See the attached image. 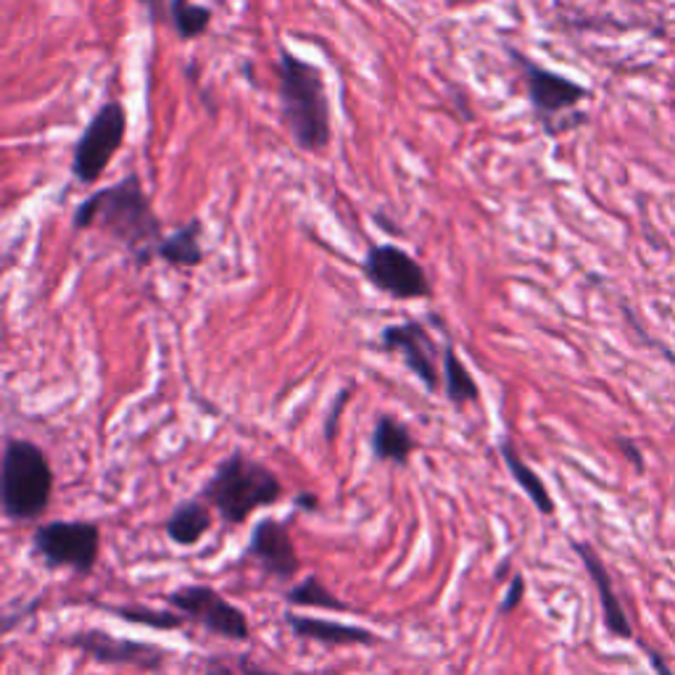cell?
Masks as SVG:
<instances>
[{
  "instance_id": "obj_1",
  "label": "cell",
  "mask_w": 675,
  "mask_h": 675,
  "mask_svg": "<svg viewBox=\"0 0 675 675\" xmlns=\"http://www.w3.org/2000/svg\"><path fill=\"white\" fill-rule=\"evenodd\" d=\"M71 227L77 233H106L127 248L137 267H148L164 240L161 220L156 216L154 203L135 172L88 195L71 214Z\"/></svg>"
},
{
  "instance_id": "obj_2",
  "label": "cell",
  "mask_w": 675,
  "mask_h": 675,
  "mask_svg": "<svg viewBox=\"0 0 675 675\" xmlns=\"http://www.w3.org/2000/svg\"><path fill=\"white\" fill-rule=\"evenodd\" d=\"M274 71H278L280 114L293 146L304 154H325L333 140V122L323 69L280 45Z\"/></svg>"
},
{
  "instance_id": "obj_3",
  "label": "cell",
  "mask_w": 675,
  "mask_h": 675,
  "mask_svg": "<svg viewBox=\"0 0 675 675\" xmlns=\"http://www.w3.org/2000/svg\"><path fill=\"white\" fill-rule=\"evenodd\" d=\"M285 488L274 470L267 468L244 451H233L216 464L214 475L209 477L201 491L225 520V526H244V522L261 507H272L283 499Z\"/></svg>"
},
{
  "instance_id": "obj_4",
  "label": "cell",
  "mask_w": 675,
  "mask_h": 675,
  "mask_svg": "<svg viewBox=\"0 0 675 675\" xmlns=\"http://www.w3.org/2000/svg\"><path fill=\"white\" fill-rule=\"evenodd\" d=\"M54 496V468L48 454L30 438H5L0 468V507L14 522L45 515Z\"/></svg>"
},
{
  "instance_id": "obj_5",
  "label": "cell",
  "mask_w": 675,
  "mask_h": 675,
  "mask_svg": "<svg viewBox=\"0 0 675 675\" xmlns=\"http://www.w3.org/2000/svg\"><path fill=\"white\" fill-rule=\"evenodd\" d=\"M507 54L517 64V69L522 71L530 109H533L536 120L541 122L543 133L554 137L578 127L581 122L565 120L562 114H567V111H573L581 101H586L588 90L575 80H570V77H562L552 69L539 67V64L530 61V58L522 56L520 50L513 48V45H507Z\"/></svg>"
},
{
  "instance_id": "obj_6",
  "label": "cell",
  "mask_w": 675,
  "mask_h": 675,
  "mask_svg": "<svg viewBox=\"0 0 675 675\" xmlns=\"http://www.w3.org/2000/svg\"><path fill=\"white\" fill-rule=\"evenodd\" d=\"M32 552L50 570L90 575L101 556V528L85 520H50L32 533Z\"/></svg>"
},
{
  "instance_id": "obj_7",
  "label": "cell",
  "mask_w": 675,
  "mask_h": 675,
  "mask_svg": "<svg viewBox=\"0 0 675 675\" xmlns=\"http://www.w3.org/2000/svg\"><path fill=\"white\" fill-rule=\"evenodd\" d=\"M127 137V111L120 101H106L95 109L85 124L75 154H71V175L82 185H93L109 169L111 159L120 154Z\"/></svg>"
},
{
  "instance_id": "obj_8",
  "label": "cell",
  "mask_w": 675,
  "mask_h": 675,
  "mask_svg": "<svg viewBox=\"0 0 675 675\" xmlns=\"http://www.w3.org/2000/svg\"><path fill=\"white\" fill-rule=\"evenodd\" d=\"M359 270H362L367 283L393 301H417L432 296L425 267L412 254H406L402 246H370L364 259L359 261Z\"/></svg>"
},
{
  "instance_id": "obj_9",
  "label": "cell",
  "mask_w": 675,
  "mask_h": 675,
  "mask_svg": "<svg viewBox=\"0 0 675 675\" xmlns=\"http://www.w3.org/2000/svg\"><path fill=\"white\" fill-rule=\"evenodd\" d=\"M167 601L182 618L199 622L201 628L220 635V639L240 641V644L251 639V626H248L244 609L235 607L233 601H227L225 596L212 586H203V583L180 586L177 592L167 596Z\"/></svg>"
},
{
  "instance_id": "obj_10",
  "label": "cell",
  "mask_w": 675,
  "mask_h": 675,
  "mask_svg": "<svg viewBox=\"0 0 675 675\" xmlns=\"http://www.w3.org/2000/svg\"><path fill=\"white\" fill-rule=\"evenodd\" d=\"M380 351L402 357L406 370L415 375L430 393L443 389L441 349L423 319H406V323L389 325L380 333Z\"/></svg>"
},
{
  "instance_id": "obj_11",
  "label": "cell",
  "mask_w": 675,
  "mask_h": 675,
  "mask_svg": "<svg viewBox=\"0 0 675 675\" xmlns=\"http://www.w3.org/2000/svg\"><path fill=\"white\" fill-rule=\"evenodd\" d=\"M64 646L77 649V652H82L85 657L101 662V665L135 667V671L143 673H159L169 660V652L159 644L122 639V635L101 631V628L75 631L64 639Z\"/></svg>"
},
{
  "instance_id": "obj_12",
  "label": "cell",
  "mask_w": 675,
  "mask_h": 675,
  "mask_svg": "<svg viewBox=\"0 0 675 675\" xmlns=\"http://www.w3.org/2000/svg\"><path fill=\"white\" fill-rule=\"evenodd\" d=\"M248 554L274 581H293L301 570V556L296 552L291 530L285 528V522L274 520V517H265V520L254 526L251 541H248Z\"/></svg>"
},
{
  "instance_id": "obj_13",
  "label": "cell",
  "mask_w": 675,
  "mask_h": 675,
  "mask_svg": "<svg viewBox=\"0 0 675 675\" xmlns=\"http://www.w3.org/2000/svg\"><path fill=\"white\" fill-rule=\"evenodd\" d=\"M575 554L581 556L583 567L588 570V578L596 586V596H599V605H601V618H605V628L609 635H615V639H631L633 635V626L631 620H628L626 609H622L618 594H615L612 578H609L605 562H601V556L596 554V549L592 543H583V541H573Z\"/></svg>"
},
{
  "instance_id": "obj_14",
  "label": "cell",
  "mask_w": 675,
  "mask_h": 675,
  "mask_svg": "<svg viewBox=\"0 0 675 675\" xmlns=\"http://www.w3.org/2000/svg\"><path fill=\"white\" fill-rule=\"evenodd\" d=\"M285 626L296 639L317 641L325 646H375L380 635L370 628L349 626V622L325 620V618H306V615L285 612Z\"/></svg>"
},
{
  "instance_id": "obj_15",
  "label": "cell",
  "mask_w": 675,
  "mask_h": 675,
  "mask_svg": "<svg viewBox=\"0 0 675 675\" xmlns=\"http://www.w3.org/2000/svg\"><path fill=\"white\" fill-rule=\"evenodd\" d=\"M212 522H214L212 504L206 499H188L177 504L172 515L167 517V522H164V533H167V539L177 543V547L190 549L212 530Z\"/></svg>"
},
{
  "instance_id": "obj_16",
  "label": "cell",
  "mask_w": 675,
  "mask_h": 675,
  "mask_svg": "<svg viewBox=\"0 0 675 675\" xmlns=\"http://www.w3.org/2000/svg\"><path fill=\"white\" fill-rule=\"evenodd\" d=\"M370 446L378 462H391L398 464V468H406L409 457L415 454L417 441L402 419L393 415H378L375 425H372Z\"/></svg>"
},
{
  "instance_id": "obj_17",
  "label": "cell",
  "mask_w": 675,
  "mask_h": 675,
  "mask_svg": "<svg viewBox=\"0 0 675 675\" xmlns=\"http://www.w3.org/2000/svg\"><path fill=\"white\" fill-rule=\"evenodd\" d=\"M201 235L203 222L195 216V220L185 222L180 230L164 235L159 251H156V259L167 261L175 270H195V267L203 265V257H206L201 248Z\"/></svg>"
},
{
  "instance_id": "obj_18",
  "label": "cell",
  "mask_w": 675,
  "mask_h": 675,
  "mask_svg": "<svg viewBox=\"0 0 675 675\" xmlns=\"http://www.w3.org/2000/svg\"><path fill=\"white\" fill-rule=\"evenodd\" d=\"M499 451H502V460H504V464H507V470H509V475L515 477V483L517 486H520L522 491H526V496L530 502H533V507L539 509L541 515H554V499H552V494H549V488H547V483L541 481V475L536 473L533 468H530V464L522 460L520 457V451L515 449V443L509 441V438H504V441L499 443Z\"/></svg>"
},
{
  "instance_id": "obj_19",
  "label": "cell",
  "mask_w": 675,
  "mask_h": 675,
  "mask_svg": "<svg viewBox=\"0 0 675 675\" xmlns=\"http://www.w3.org/2000/svg\"><path fill=\"white\" fill-rule=\"evenodd\" d=\"M443 393L457 409L481 402V385L451 344H446L443 349Z\"/></svg>"
},
{
  "instance_id": "obj_20",
  "label": "cell",
  "mask_w": 675,
  "mask_h": 675,
  "mask_svg": "<svg viewBox=\"0 0 675 675\" xmlns=\"http://www.w3.org/2000/svg\"><path fill=\"white\" fill-rule=\"evenodd\" d=\"M103 612L114 615L133 626H148L154 631H180L185 628V618L177 609H154L146 605H101Z\"/></svg>"
},
{
  "instance_id": "obj_21",
  "label": "cell",
  "mask_w": 675,
  "mask_h": 675,
  "mask_svg": "<svg viewBox=\"0 0 675 675\" xmlns=\"http://www.w3.org/2000/svg\"><path fill=\"white\" fill-rule=\"evenodd\" d=\"M169 19L182 41H199L212 27L214 11L193 0H169Z\"/></svg>"
},
{
  "instance_id": "obj_22",
  "label": "cell",
  "mask_w": 675,
  "mask_h": 675,
  "mask_svg": "<svg viewBox=\"0 0 675 675\" xmlns=\"http://www.w3.org/2000/svg\"><path fill=\"white\" fill-rule=\"evenodd\" d=\"M285 601L291 607H312V609H330V612H349V605L338 599L319 575H306L304 581L296 583L291 592L285 594Z\"/></svg>"
},
{
  "instance_id": "obj_23",
  "label": "cell",
  "mask_w": 675,
  "mask_h": 675,
  "mask_svg": "<svg viewBox=\"0 0 675 675\" xmlns=\"http://www.w3.org/2000/svg\"><path fill=\"white\" fill-rule=\"evenodd\" d=\"M351 393H353L351 389H344V391L338 393L336 398H333L330 412H327L325 425H323V432H325V441H327V443L336 441V436H338V423H340V417H344V409H346V404H349Z\"/></svg>"
},
{
  "instance_id": "obj_24",
  "label": "cell",
  "mask_w": 675,
  "mask_h": 675,
  "mask_svg": "<svg viewBox=\"0 0 675 675\" xmlns=\"http://www.w3.org/2000/svg\"><path fill=\"white\" fill-rule=\"evenodd\" d=\"M522 599H526V578H522L520 573H515L513 581H509V586H507V594H504V599L499 605V612L502 615L515 612V609L522 605Z\"/></svg>"
},
{
  "instance_id": "obj_25",
  "label": "cell",
  "mask_w": 675,
  "mask_h": 675,
  "mask_svg": "<svg viewBox=\"0 0 675 675\" xmlns=\"http://www.w3.org/2000/svg\"><path fill=\"white\" fill-rule=\"evenodd\" d=\"M235 667H238V675H283L278 671H270V667H265L261 662L254 660L251 654H240V657L235 660Z\"/></svg>"
},
{
  "instance_id": "obj_26",
  "label": "cell",
  "mask_w": 675,
  "mask_h": 675,
  "mask_svg": "<svg viewBox=\"0 0 675 675\" xmlns=\"http://www.w3.org/2000/svg\"><path fill=\"white\" fill-rule=\"evenodd\" d=\"M618 446H620L622 454H626V460L631 462L633 468L639 470V473H644V457H641L639 446H635L633 441H628V438H618Z\"/></svg>"
},
{
  "instance_id": "obj_27",
  "label": "cell",
  "mask_w": 675,
  "mask_h": 675,
  "mask_svg": "<svg viewBox=\"0 0 675 675\" xmlns=\"http://www.w3.org/2000/svg\"><path fill=\"white\" fill-rule=\"evenodd\" d=\"M646 657H649V665H652V671L657 675H675L673 667L667 665V660L662 657L657 649H646Z\"/></svg>"
},
{
  "instance_id": "obj_28",
  "label": "cell",
  "mask_w": 675,
  "mask_h": 675,
  "mask_svg": "<svg viewBox=\"0 0 675 675\" xmlns=\"http://www.w3.org/2000/svg\"><path fill=\"white\" fill-rule=\"evenodd\" d=\"M296 507L301 513H317L319 509V496L312 494V491H301L296 496Z\"/></svg>"
},
{
  "instance_id": "obj_29",
  "label": "cell",
  "mask_w": 675,
  "mask_h": 675,
  "mask_svg": "<svg viewBox=\"0 0 675 675\" xmlns=\"http://www.w3.org/2000/svg\"><path fill=\"white\" fill-rule=\"evenodd\" d=\"M203 675H238V671H233V665H227L225 660L212 657L206 662V673Z\"/></svg>"
},
{
  "instance_id": "obj_30",
  "label": "cell",
  "mask_w": 675,
  "mask_h": 675,
  "mask_svg": "<svg viewBox=\"0 0 675 675\" xmlns=\"http://www.w3.org/2000/svg\"><path fill=\"white\" fill-rule=\"evenodd\" d=\"M137 3H143L146 9H150V14H156V11H159L164 5V0H137Z\"/></svg>"
},
{
  "instance_id": "obj_31",
  "label": "cell",
  "mask_w": 675,
  "mask_h": 675,
  "mask_svg": "<svg viewBox=\"0 0 675 675\" xmlns=\"http://www.w3.org/2000/svg\"><path fill=\"white\" fill-rule=\"evenodd\" d=\"M504 575H509V560H507V562H502L499 570H496V581H502Z\"/></svg>"
}]
</instances>
